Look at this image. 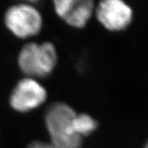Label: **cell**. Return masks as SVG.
Wrapping results in <instances>:
<instances>
[{"instance_id":"cell-1","label":"cell","mask_w":148,"mask_h":148,"mask_svg":"<svg viewBox=\"0 0 148 148\" xmlns=\"http://www.w3.org/2000/svg\"><path fill=\"white\" fill-rule=\"evenodd\" d=\"M76 115L72 107L62 102L49 106L45 112V122L50 142L57 148H81L82 138L74 134L71 129Z\"/></svg>"},{"instance_id":"cell-2","label":"cell","mask_w":148,"mask_h":148,"mask_svg":"<svg viewBox=\"0 0 148 148\" xmlns=\"http://www.w3.org/2000/svg\"><path fill=\"white\" fill-rule=\"evenodd\" d=\"M18 62L21 70L29 78L45 77L52 73L58 62L56 49L49 42L41 45L27 43L20 51Z\"/></svg>"},{"instance_id":"cell-3","label":"cell","mask_w":148,"mask_h":148,"mask_svg":"<svg viewBox=\"0 0 148 148\" xmlns=\"http://www.w3.org/2000/svg\"><path fill=\"white\" fill-rule=\"evenodd\" d=\"M6 27L15 36L27 39L41 31L42 18L35 7L28 4H18L8 8L4 15Z\"/></svg>"},{"instance_id":"cell-4","label":"cell","mask_w":148,"mask_h":148,"mask_svg":"<svg viewBox=\"0 0 148 148\" xmlns=\"http://www.w3.org/2000/svg\"><path fill=\"white\" fill-rule=\"evenodd\" d=\"M47 99L45 88L35 79L20 80L10 95L9 103L12 109L26 113L42 105Z\"/></svg>"},{"instance_id":"cell-5","label":"cell","mask_w":148,"mask_h":148,"mask_svg":"<svg viewBox=\"0 0 148 148\" xmlns=\"http://www.w3.org/2000/svg\"><path fill=\"white\" fill-rule=\"evenodd\" d=\"M98 21L110 31H121L127 28L133 18L132 9L121 0H104L95 9Z\"/></svg>"},{"instance_id":"cell-6","label":"cell","mask_w":148,"mask_h":148,"mask_svg":"<svg viewBox=\"0 0 148 148\" xmlns=\"http://www.w3.org/2000/svg\"><path fill=\"white\" fill-rule=\"evenodd\" d=\"M54 7L57 14L75 28L84 27L95 11L92 0H56Z\"/></svg>"},{"instance_id":"cell-7","label":"cell","mask_w":148,"mask_h":148,"mask_svg":"<svg viewBox=\"0 0 148 148\" xmlns=\"http://www.w3.org/2000/svg\"><path fill=\"white\" fill-rule=\"evenodd\" d=\"M97 123L95 119L86 113L76 114L73 117L71 129L74 134L81 137L88 136L97 129Z\"/></svg>"},{"instance_id":"cell-8","label":"cell","mask_w":148,"mask_h":148,"mask_svg":"<svg viewBox=\"0 0 148 148\" xmlns=\"http://www.w3.org/2000/svg\"><path fill=\"white\" fill-rule=\"evenodd\" d=\"M27 148H57L51 144L50 141L45 142V141H40V140H35L30 144H28Z\"/></svg>"},{"instance_id":"cell-9","label":"cell","mask_w":148,"mask_h":148,"mask_svg":"<svg viewBox=\"0 0 148 148\" xmlns=\"http://www.w3.org/2000/svg\"><path fill=\"white\" fill-rule=\"evenodd\" d=\"M144 148H148V140H147V142L146 143V144H145V146H144Z\"/></svg>"}]
</instances>
